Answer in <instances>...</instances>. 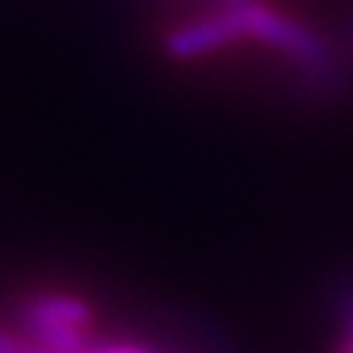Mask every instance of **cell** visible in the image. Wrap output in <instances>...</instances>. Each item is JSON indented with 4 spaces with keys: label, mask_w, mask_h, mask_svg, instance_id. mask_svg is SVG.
Returning <instances> with one entry per match:
<instances>
[{
    "label": "cell",
    "mask_w": 353,
    "mask_h": 353,
    "mask_svg": "<svg viewBox=\"0 0 353 353\" xmlns=\"http://www.w3.org/2000/svg\"><path fill=\"white\" fill-rule=\"evenodd\" d=\"M230 3H245V0H230Z\"/></svg>",
    "instance_id": "cell-2"
},
{
    "label": "cell",
    "mask_w": 353,
    "mask_h": 353,
    "mask_svg": "<svg viewBox=\"0 0 353 353\" xmlns=\"http://www.w3.org/2000/svg\"><path fill=\"white\" fill-rule=\"evenodd\" d=\"M121 353H132V350H121Z\"/></svg>",
    "instance_id": "cell-3"
},
{
    "label": "cell",
    "mask_w": 353,
    "mask_h": 353,
    "mask_svg": "<svg viewBox=\"0 0 353 353\" xmlns=\"http://www.w3.org/2000/svg\"><path fill=\"white\" fill-rule=\"evenodd\" d=\"M350 353H353V347H350Z\"/></svg>",
    "instance_id": "cell-4"
},
{
    "label": "cell",
    "mask_w": 353,
    "mask_h": 353,
    "mask_svg": "<svg viewBox=\"0 0 353 353\" xmlns=\"http://www.w3.org/2000/svg\"><path fill=\"white\" fill-rule=\"evenodd\" d=\"M0 353H53L48 347H32V345H24V341H15L12 336L0 333Z\"/></svg>",
    "instance_id": "cell-1"
}]
</instances>
